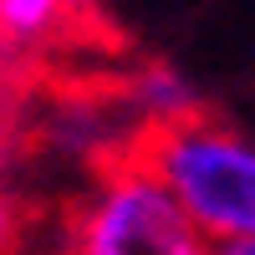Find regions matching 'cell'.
I'll list each match as a JSON object with an SVG mask.
<instances>
[{
  "label": "cell",
  "instance_id": "obj_3",
  "mask_svg": "<svg viewBox=\"0 0 255 255\" xmlns=\"http://www.w3.org/2000/svg\"><path fill=\"white\" fill-rule=\"evenodd\" d=\"M123 102H108L97 92H61L36 113V143L61 163H123V138L133 133Z\"/></svg>",
  "mask_w": 255,
  "mask_h": 255
},
{
  "label": "cell",
  "instance_id": "obj_8",
  "mask_svg": "<svg viewBox=\"0 0 255 255\" xmlns=\"http://www.w3.org/2000/svg\"><path fill=\"white\" fill-rule=\"evenodd\" d=\"M215 255H255V245H225V250H215Z\"/></svg>",
  "mask_w": 255,
  "mask_h": 255
},
{
  "label": "cell",
  "instance_id": "obj_4",
  "mask_svg": "<svg viewBox=\"0 0 255 255\" xmlns=\"http://www.w3.org/2000/svg\"><path fill=\"white\" fill-rule=\"evenodd\" d=\"M118 102L128 108L143 133H163V128H179V123H194L204 118V92L199 82L189 77L174 61H143V67L128 72Z\"/></svg>",
  "mask_w": 255,
  "mask_h": 255
},
{
  "label": "cell",
  "instance_id": "obj_1",
  "mask_svg": "<svg viewBox=\"0 0 255 255\" xmlns=\"http://www.w3.org/2000/svg\"><path fill=\"white\" fill-rule=\"evenodd\" d=\"M209 250L255 245V133L194 118L143 138L138 153Z\"/></svg>",
  "mask_w": 255,
  "mask_h": 255
},
{
  "label": "cell",
  "instance_id": "obj_6",
  "mask_svg": "<svg viewBox=\"0 0 255 255\" xmlns=\"http://www.w3.org/2000/svg\"><path fill=\"white\" fill-rule=\"evenodd\" d=\"M26 87H20V72H15V61L10 51L0 46V163L10 158V148L20 143V128H26Z\"/></svg>",
  "mask_w": 255,
  "mask_h": 255
},
{
  "label": "cell",
  "instance_id": "obj_2",
  "mask_svg": "<svg viewBox=\"0 0 255 255\" xmlns=\"http://www.w3.org/2000/svg\"><path fill=\"white\" fill-rule=\"evenodd\" d=\"M67 255H215L194 225L179 215L168 189L143 158L102 168V179L77 204Z\"/></svg>",
  "mask_w": 255,
  "mask_h": 255
},
{
  "label": "cell",
  "instance_id": "obj_5",
  "mask_svg": "<svg viewBox=\"0 0 255 255\" xmlns=\"http://www.w3.org/2000/svg\"><path fill=\"white\" fill-rule=\"evenodd\" d=\"M72 0H0V46L5 51H41L67 31Z\"/></svg>",
  "mask_w": 255,
  "mask_h": 255
},
{
  "label": "cell",
  "instance_id": "obj_9",
  "mask_svg": "<svg viewBox=\"0 0 255 255\" xmlns=\"http://www.w3.org/2000/svg\"><path fill=\"white\" fill-rule=\"evenodd\" d=\"M87 5H97V0H72V10H87Z\"/></svg>",
  "mask_w": 255,
  "mask_h": 255
},
{
  "label": "cell",
  "instance_id": "obj_7",
  "mask_svg": "<svg viewBox=\"0 0 255 255\" xmlns=\"http://www.w3.org/2000/svg\"><path fill=\"white\" fill-rule=\"evenodd\" d=\"M10 240H15V209H10L5 194H0V255L10 250Z\"/></svg>",
  "mask_w": 255,
  "mask_h": 255
}]
</instances>
